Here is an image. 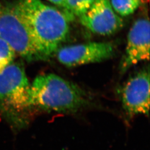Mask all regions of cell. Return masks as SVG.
<instances>
[{"label":"cell","mask_w":150,"mask_h":150,"mask_svg":"<svg viewBox=\"0 0 150 150\" xmlns=\"http://www.w3.org/2000/svg\"><path fill=\"white\" fill-rule=\"evenodd\" d=\"M95 0H66L70 13L80 17L89 10Z\"/></svg>","instance_id":"obj_10"},{"label":"cell","mask_w":150,"mask_h":150,"mask_svg":"<svg viewBox=\"0 0 150 150\" xmlns=\"http://www.w3.org/2000/svg\"><path fill=\"white\" fill-rule=\"evenodd\" d=\"M79 19L84 27L101 36L112 35L123 26V20L113 10L110 0H95Z\"/></svg>","instance_id":"obj_8"},{"label":"cell","mask_w":150,"mask_h":150,"mask_svg":"<svg viewBox=\"0 0 150 150\" xmlns=\"http://www.w3.org/2000/svg\"><path fill=\"white\" fill-rule=\"evenodd\" d=\"M48 1L51 3L57 6L60 8H62V10L64 11V13L66 15V16L67 17L69 21L74 18V16L72 15L69 11L67 4H66V0H48Z\"/></svg>","instance_id":"obj_12"},{"label":"cell","mask_w":150,"mask_h":150,"mask_svg":"<svg viewBox=\"0 0 150 150\" xmlns=\"http://www.w3.org/2000/svg\"><path fill=\"white\" fill-rule=\"evenodd\" d=\"M33 108L61 113H75L87 106L89 100L79 86L54 74L39 75L30 85Z\"/></svg>","instance_id":"obj_2"},{"label":"cell","mask_w":150,"mask_h":150,"mask_svg":"<svg viewBox=\"0 0 150 150\" xmlns=\"http://www.w3.org/2000/svg\"><path fill=\"white\" fill-rule=\"evenodd\" d=\"M2 4H1V3H0V11H1V7H2Z\"/></svg>","instance_id":"obj_13"},{"label":"cell","mask_w":150,"mask_h":150,"mask_svg":"<svg viewBox=\"0 0 150 150\" xmlns=\"http://www.w3.org/2000/svg\"><path fill=\"white\" fill-rule=\"evenodd\" d=\"M123 110L127 117L138 115L149 116L150 110V72L140 71L129 79L121 93Z\"/></svg>","instance_id":"obj_6"},{"label":"cell","mask_w":150,"mask_h":150,"mask_svg":"<svg viewBox=\"0 0 150 150\" xmlns=\"http://www.w3.org/2000/svg\"><path fill=\"white\" fill-rule=\"evenodd\" d=\"M0 38L15 54L27 61L46 60L13 3L2 5L0 11Z\"/></svg>","instance_id":"obj_4"},{"label":"cell","mask_w":150,"mask_h":150,"mask_svg":"<svg viewBox=\"0 0 150 150\" xmlns=\"http://www.w3.org/2000/svg\"><path fill=\"white\" fill-rule=\"evenodd\" d=\"M15 54L10 46L0 38V72L13 62Z\"/></svg>","instance_id":"obj_11"},{"label":"cell","mask_w":150,"mask_h":150,"mask_svg":"<svg viewBox=\"0 0 150 150\" xmlns=\"http://www.w3.org/2000/svg\"><path fill=\"white\" fill-rule=\"evenodd\" d=\"M150 31V21L146 18L138 19L131 27L125 54L120 65L121 73H125L140 62L149 61Z\"/></svg>","instance_id":"obj_7"},{"label":"cell","mask_w":150,"mask_h":150,"mask_svg":"<svg viewBox=\"0 0 150 150\" xmlns=\"http://www.w3.org/2000/svg\"><path fill=\"white\" fill-rule=\"evenodd\" d=\"M13 4L29 28L45 59L60 47L69 36V20L64 13L41 0H17Z\"/></svg>","instance_id":"obj_1"},{"label":"cell","mask_w":150,"mask_h":150,"mask_svg":"<svg viewBox=\"0 0 150 150\" xmlns=\"http://www.w3.org/2000/svg\"><path fill=\"white\" fill-rule=\"evenodd\" d=\"M115 12L120 16L125 17L133 14L141 4V0H110Z\"/></svg>","instance_id":"obj_9"},{"label":"cell","mask_w":150,"mask_h":150,"mask_svg":"<svg viewBox=\"0 0 150 150\" xmlns=\"http://www.w3.org/2000/svg\"><path fill=\"white\" fill-rule=\"evenodd\" d=\"M30 85L20 64L12 62L0 72V113L14 131L28 124L33 108Z\"/></svg>","instance_id":"obj_3"},{"label":"cell","mask_w":150,"mask_h":150,"mask_svg":"<svg viewBox=\"0 0 150 150\" xmlns=\"http://www.w3.org/2000/svg\"><path fill=\"white\" fill-rule=\"evenodd\" d=\"M114 53L115 46L111 42H91L59 47L56 54L61 64L72 67L102 62Z\"/></svg>","instance_id":"obj_5"}]
</instances>
